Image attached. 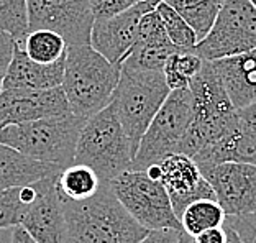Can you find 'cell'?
Masks as SVG:
<instances>
[{"label": "cell", "mask_w": 256, "mask_h": 243, "mask_svg": "<svg viewBox=\"0 0 256 243\" xmlns=\"http://www.w3.org/2000/svg\"><path fill=\"white\" fill-rule=\"evenodd\" d=\"M60 198L72 243H138L148 234L120 204L108 182L89 199Z\"/></svg>", "instance_id": "1"}, {"label": "cell", "mask_w": 256, "mask_h": 243, "mask_svg": "<svg viewBox=\"0 0 256 243\" xmlns=\"http://www.w3.org/2000/svg\"><path fill=\"white\" fill-rule=\"evenodd\" d=\"M118 79L120 64L110 62L90 44L68 48L61 88L76 117L87 120L108 107Z\"/></svg>", "instance_id": "2"}, {"label": "cell", "mask_w": 256, "mask_h": 243, "mask_svg": "<svg viewBox=\"0 0 256 243\" xmlns=\"http://www.w3.org/2000/svg\"><path fill=\"white\" fill-rule=\"evenodd\" d=\"M189 89L192 94V120L178 153L194 158L204 148L220 140L238 124L240 117L210 61H204Z\"/></svg>", "instance_id": "3"}, {"label": "cell", "mask_w": 256, "mask_h": 243, "mask_svg": "<svg viewBox=\"0 0 256 243\" xmlns=\"http://www.w3.org/2000/svg\"><path fill=\"white\" fill-rule=\"evenodd\" d=\"M86 118L74 114L7 125L0 128V143L43 163L68 168L74 163Z\"/></svg>", "instance_id": "4"}, {"label": "cell", "mask_w": 256, "mask_h": 243, "mask_svg": "<svg viewBox=\"0 0 256 243\" xmlns=\"http://www.w3.org/2000/svg\"><path fill=\"white\" fill-rule=\"evenodd\" d=\"M170 92L171 89L162 71H142L120 66V79L110 106L124 126L135 153L140 140Z\"/></svg>", "instance_id": "5"}, {"label": "cell", "mask_w": 256, "mask_h": 243, "mask_svg": "<svg viewBox=\"0 0 256 243\" xmlns=\"http://www.w3.org/2000/svg\"><path fill=\"white\" fill-rule=\"evenodd\" d=\"M133 146L112 106L86 120L80 130L74 163L92 168L102 182L132 170Z\"/></svg>", "instance_id": "6"}, {"label": "cell", "mask_w": 256, "mask_h": 243, "mask_svg": "<svg viewBox=\"0 0 256 243\" xmlns=\"http://www.w3.org/2000/svg\"><path fill=\"white\" fill-rule=\"evenodd\" d=\"M192 120L190 89H174L144 132L133 158L132 170L144 171L164 156L178 153Z\"/></svg>", "instance_id": "7"}, {"label": "cell", "mask_w": 256, "mask_h": 243, "mask_svg": "<svg viewBox=\"0 0 256 243\" xmlns=\"http://www.w3.org/2000/svg\"><path fill=\"white\" fill-rule=\"evenodd\" d=\"M126 212L146 230L182 228L172 210L170 196L146 171H125L108 182Z\"/></svg>", "instance_id": "8"}, {"label": "cell", "mask_w": 256, "mask_h": 243, "mask_svg": "<svg viewBox=\"0 0 256 243\" xmlns=\"http://www.w3.org/2000/svg\"><path fill=\"white\" fill-rule=\"evenodd\" d=\"M256 50V7L250 0H224L217 18L194 53L204 61L236 56Z\"/></svg>", "instance_id": "9"}, {"label": "cell", "mask_w": 256, "mask_h": 243, "mask_svg": "<svg viewBox=\"0 0 256 243\" xmlns=\"http://www.w3.org/2000/svg\"><path fill=\"white\" fill-rule=\"evenodd\" d=\"M89 0H28V25L61 34L68 48L90 44L94 26Z\"/></svg>", "instance_id": "10"}, {"label": "cell", "mask_w": 256, "mask_h": 243, "mask_svg": "<svg viewBox=\"0 0 256 243\" xmlns=\"http://www.w3.org/2000/svg\"><path fill=\"white\" fill-rule=\"evenodd\" d=\"M144 171L150 178L164 186L178 218L190 202L200 199L217 200L212 186L202 176L196 161L182 153L168 154L160 163L151 164Z\"/></svg>", "instance_id": "11"}, {"label": "cell", "mask_w": 256, "mask_h": 243, "mask_svg": "<svg viewBox=\"0 0 256 243\" xmlns=\"http://www.w3.org/2000/svg\"><path fill=\"white\" fill-rule=\"evenodd\" d=\"M199 170L226 216L256 212V164L220 163Z\"/></svg>", "instance_id": "12"}, {"label": "cell", "mask_w": 256, "mask_h": 243, "mask_svg": "<svg viewBox=\"0 0 256 243\" xmlns=\"http://www.w3.org/2000/svg\"><path fill=\"white\" fill-rule=\"evenodd\" d=\"M68 114L71 108L62 88L0 90V128Z\"/></svg>", "instance_id": "13"}, {"label": "cell", "mask_w": 256, "mask_h": 243, "mask_svg": "<svg viewBox=\"0 0 256 243\" xmlns=\"http://www.w3.org/2000/svg\"><path fill=\"white\" fill-rule=\"evenodd\" d=\"M56 178L58 174L34 182L36 198L26 207L20 224L38 243H72Z\"/></svg>", "instance_id": "14"}, {"label": "cell", "mask_w": 256, "mask_h": 243, "mask_svg": "<svg viewBox=\"0 0 256 243\" xmlns=\"http://www.w3.org/2000/svg\"><path fill=\"white\" fill-rule=\"evenodd\" d=\"M150 10H153V7L142 2L124 14L96 20L90 33V46L110 62L120 64L135 44L140 23Z\"/></svg>", "instance_id": "15"}, {"label": "cell", "mask_w": 256, "mask_h": 243, "mask_svg": "<svg viewBox=\"0 0 256 243\" xmlns=\"http://www.w3.org/2000/svg\"><path fill=\"white\" fill-rule=\"evenodd\" d=\"M178 50L168 38L158 12L154 8L144 14L138 28L135 44L120 62V66L142 69V71H162L168 58Z\"/></svg>", "instance_id": "16"}, {"label": "cell", "mask_w": 256, "mask_h": 243, "mask_svg": "<svg viewBox=\"0 0 256 243\" xmlns=\"http://www.w3.org/2000/svg\"><path fill=\"white\" fill-rule=\"evenodd\" d=\"M210 62L236 110L256 100V50Z\"/></svg>", "instance_id": "17"}, {"label": "cell", "mask_w": 256, "mask_h": 243, "mask_svg": "<svg viewBox=\"0 0 256 243\" xmlns=\"http://www.w3.org/2000/svg\"><path fill=\"white\" fill-rule=\"evenodd\" d=\"M66 56L60 61L43 64L33 61L16 42L14 60L10 62L2 89H54L64 80Z\"/></svg>", "instance_id": "18"}, {"label": "cell", "mask_w": 256, "mask_h": 243, "mask_svg": "<svg viewBox=\"0 0 256 243\" xmlns=\"http://www.w3.org/2000/svg\"><path fill=\"white\" fill-rule=\"evenodd\" d=\"M192 160L199 168L220 163L256 164V133L238 120L220 140L204 148Z\"/></svg>", "instance_id": "19"}, {"label": "cell", "mask_w": 256, "mask_h": 243, "mask_svg": "<svg viewBox=\"0 0 256 243\" xmlns=\"http://www.w3.org/2000/svg\"><path fill=\"white\" fill-rule=\"evenodd\" d=\"M64 170L61 166L43 163L0 143V190L25 188Z\"/></svg>", "instance_id": "20"}, {"label": "cell", "mask_w": 256, "mask_h": 243, "mask_svg": "<svg viewBox=\"0 0 256 243\" xmlns=\"http://www.w3.org/2000/svg\"><path fill=\"white\" fill-rule=\"evenodd\" d=\"M102 179L92 168L72 163L56 178V188L60 196L71 200H84L92 198L102 186Z\"/></svg>", "instance_id": "21"}, {"label": "cell", "mask_w": 256, "mask_h": 243, "mask_svg": "<svg viewBox=\"0 0 256 243\" xmlns=\"http://www.w3.org/2000/svg\"><path fill=\"white\" fill-rule=\"evenodd\" d=\"M226 214L217 200L200 199L194 200L186 207L179 216L181 227L189 236H196L208 228L222 227L225 224Z\"/></svg>", "instance_id": "22"}, {"label": "cell", "mask_w": 256, "mask_h": 243, "mask_svg": "<svg viewBox=\"0 0 256 243\" xmlns=\"http://www.w3.org/2000/svg\"><path fill=\"white\" fill-rule=\"evenodd\" d=\"M164 2L188 20L189 25L194 28L199 42L210 32L224 5V0H164Z\"/></svg>", "instance_id": "23"}, {"label": "cell", "mask_w": 256, "mask_h": 243, "mask_svg": "<svg viewBox=\"0 0 256 243\" xmlns=\"http://www.w3.org/2000/svg\"><path fill=\"white\" fill-rule=\"evenodd\" d=\"M23 51L33 61L51 64L66 56L68 44L61 34L50 30H33L25 36L23 42H18Z\"/></svg>", "instance_id": "24"}, {"label": "cell", "mask_w": 256, "mask_h": 243, "mask_svg": "<svg viewBox=\"0 0 256 243\" xmlns=\"http://www.w3.org/2000/svg\"><path fill=\"white\" fill-rule=\"evenodd\" d=\"M204 66V60L200 56L190 51H176L168 58L162 74L170 89H188L192 79H194Z\"/></svg>", "instance_id": "25"}, {"label": "cell", "mask_w": 256, "mask_h": 243, "mask_svg": "<svg viewBox=\"0 0 256 243\" xmlns=\"http://www.w3.org/2000/svg\"><path fill=\"white\" fill-rule=\"evenodd\" d=\"M154 10L158 12L168 38L171 40V43L176 46L178 50L190 51L196 48V44L199 43L197 34L194 32V28L188 23V20H186L184 16H181V14H178V12L168 2H164V0L156 5Z\"/></svg>", "instance_id": "26"}, {"label": "cell", "mask_w": 256, "mask_h": 243, "mask_svg": "<svg viewBox=\"0 0 256 243\" xmlns=\"http://www.w3.org/2000/svg\"><path fill=\"white\" fill-rule=\"evenodd\" d=\"M0 28L16 42H23L30 33L28 0H0Z\"/></svg>", "instance_id": "27"}, {"label": "cell", "mask_w": 256, "mask_h": 243, "mask_svg": "<svg viewBox=\"0 0 256 243\" xmlns=\"http://www.w3.org/2000/svg\"><path fill=\"white\" fill-rule=\"evenodd\" d=\"M20 189L0 190V228H14L22 224L28 204L23 202Z\"/></svg>", "instance_id": "28"}, {"label": "cell", "mask_w": 256, "mask_h": 243, "mask_svg": "<svg viewBox=\"0 0 256 243\" xmlns=\"http://www.w3.org/2000/svg\"><path fill=\"white\" fill-rule=\"evenodd\" d=\"M225 225L234 230L242 243H256V212L226 216Z\"/></svg>", "instance_id": "29"}, {"label": "cell", "mask_w": 256, "mask_h": 243, "mask_svg": "<svg viewBox=\"0 0 256 243\" xmlns=\"http://www.w3.org/2000/svg\"><path fill=\"white\" fill-rule=\"evenodd\" d=\"M89 2L94 18L100 20L124 14V12L133 8L142 2H146V0H89Z\"/></svg>", "instance_id": "30"}, {"label": "cell", "mask_w": 256, "mask_h": 243, "mask_svg": "<svg viewBox=\"0 0 256 243\" xmlns=\"http://www.w3.org/2000/svg\"><path fill=\"white\" fill-rule=\"evenodd\" d=\"M15 46H16V40L10 33L4 32L0 28V90H2V84L5 76H7L10 62L14 60Z\"/></svg>", "instance_id": "31"}, {"label": "cell", "mask_w": 256, "mask_h": 243, "mask_svg": "<svg viewBox=\"0 0 256 243\" xmlns=\"http://www.w3.org/2000/svg\"><path fill=\"white\" fill-rule=\"evenodd\" d=\"M184 234L182 228H158L148 230V234L143 236L138 243H179Z\"/></svg>", "instance_id": "32"}, {"label": "cell", "mask_w": 256, "mask_h": 243, "mask_svg": "<svg viewBox=\"0 0 256 243\" xmlns=\"http://www.w3.org/2000/svg\"><path fill=\"white\" fill-rule=\"evenodd\" d=\"M238 117H240V120L248 128H252L256 133V100L253 104H250L248 107L238 110Z\"/></svg>", "instance_id": "33"}, {"label": "cell", "mask_w": 256, "mask_h": 243, "mask_svg": "<svg viewBox=\"0 0 256 243\" xmlns=\"http://www.w3.org/2000/svg\"><path fill=\"white\" fill-rule=\"evenodd\" d=\"M12 243H38L33 236L26 232L22 225L14 227V235H12Z\"/></svg>", "instance_id": "34"}, {"label": "cell", "mask_w": 256, "mask_h": 243, "mask_svg": "<svg viewBox=\"0 0 256 243\" xmlns=\"http://www.w3.org/2000/svg\"><path fill=\"white\" fill-rule=\"evenodd\" d=\"M14 228H0V243H12Z\"/></svg>", "instance_id": "35"}, {"label": "cell", "mask_w": 256, "mask_h": 243, "mask_svg": "<svg viewBox=\"0 0 256 243\" xmlns=\"http://www.w3.org/2000/svg\"><path fill=\"white\" fill-rule=\"evenodd\" d=\"M225 225V224H224ZM225 227L226 228H228V243H242L240 242V238H238V235L234 232V230H232L230 227H228V225H225Z\"/></svg>", "instance_id": "36"}, {"label": "cell", "mask_w": 256, "mask_h": 243, "mask_svg": "<svg viewBox=\"0 0 256 243\" xmlns=\"http://www.w3.org/2000/svg\"><path fill=\"white\" fill-rule=\"evenodd\" d=\"M160 2H162V0H146V4H150V5H151V7H153V8H154L156 5H158Z\"/></svg>", "instance_id": "37"}, {"label": "cell", "mask_w": 256, "mask_h": 243, "mask_svg": "<svg viewBox=\"0 0 256 243\" xmlns=\"http://www.w3.org/2000/svg\"><path fill=\"white\" fill-rule=\"evenodd\" d=\"M250 2H252V4L254 5V7H256V0H250Z\"/></svg>", "instance_id": "38"}]
</instances>
